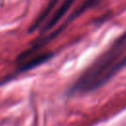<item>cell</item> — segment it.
<instances>
[{"label":"cell","mask_w":126,"mask_h":126,"mask_svg":"<svg viewBox=\"0 0 126 126\" xmlns=\"http://www.w3.org/2000/svg\"><path fill=\"white\" fill-rule=\"evenodd\" d=\"M125 44L126 32L81 75L71 89L72 93L94 91L126 66V55L122 57Z\"/></svg>","instance_id":"6da1fadb"},{"label":"cell","mask_w":126,"mask_h":126,"mask_svg":"<svg viewBox=\"0 0 126 126\" xmlns=\"http://www.w3.org/2000/svg\"><path fill=\"white\" fill-rule=\"evenodd\" d=\"M76 0H62L61 4L58 7H55L54 10L51 12V14L46 18V20L42 23L43 26L41 30L43 32H47L51 30L63 17L64 15L69 11V9L72 7Z\"/></svg>","instance_id":"7a4b0ae2"}]
</instances>
